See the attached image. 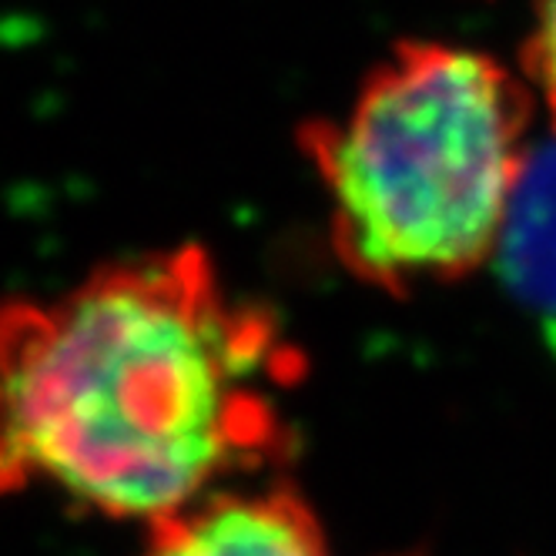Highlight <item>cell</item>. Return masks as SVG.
<instances>
[{"label": "cell", "mask_w": 556, "mask_h": 556, "mask_svg": "<svg viewBox=\"0 0 556 556\" xmlns=\"http://www.w3.org/2000/svg\"><path fill=\"white\" fill-rule=\"evenodd\" d=\"M286 349L198 249L0 305V496L168 520L282 446Z\"/></svg>", "instance_id": "obj_1"}, {"label": "cell", "mask_w": 556, "mask_h": 556, "mask_svg": "<svg viewBox=\"0 0 556 556\" xmlns=\"http://www.w3.org/2000/svg\"><path fill=\"white\" fill-rule=\"evenodd\" d=\"M530 91L486 54L406 41L339 122L305 131L345 268L406 295L493 258L527 157Z\"/></svg>", "instance_id": "obj_2"}, {"label": "cell", "mask_w": 556, "mask_h": 556, "mask_svg": "<svg viewBox=\"0 0 556 556\" xmlns=\"http://www.w3.org/2000/svg\"><path fill=\"white\" fill-rule=\"evenodd\" d=\"M141 556H326V540L295 493L225 486L148 527Z\"/></svg>", "instance_id": "obj_3"}, {"label": "cell", "mask_w": 556, "mask_h": 556, "mask_svg": "<svg viewBox=\"0 0 556 556\" xmlns=\"http://www.w3.org/2000/svg\"><path fill=\"white\" fill-rule=\"evenodd\" d=\"M493 265L506 292L556 332V131L527 148Z\"/></svg>", "instance_id": "obj_4"}, {"label": "cell", "mask_w": 556, "mask_h": 556, "mask_svg": "<svg viewBox=\"0 0 556 556\" xmlns=\"http://www.w3.org/2000/svg\"><path fill=\"white\" fill-rule=\"evenodd\" d=\"M523 67L533 88L543 94L556 131V0H543L536 11V27L523 48Z\"/></svg>", "instance_id": "obj_5"}]
</instances>
